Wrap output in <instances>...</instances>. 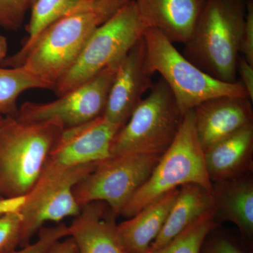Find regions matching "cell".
<instances>
[{
  "instance_id": "obj_1",
  "label": "cell",
  "mask_w": 253,
  "mask_h": 253,
  "mask_svg": "<svg viewBox=\"0 0 253 253\" xmlns=\"http://www.w3.org/2000/svg\"><path fill=\"white\" fill-rule=\"evenodd\" d=\"M131 1L84 0L42 33L21 66L54 90L91 35Z\"/></svg>"
},
{
  "instance_id": "obj_2",
  "label": "cell",
  "mask_w": 253,
  "mask_h": 253,
  "mask_svg": "<svg viewBox=\"0 0 253 253\" xmlns=\"http://www.w3.org/2000/svg\"><path fill=\"white\" fill-rule=\"evenodd\" d=\"M247 0H206L184 56L218 81L236 83Z\"/></svg>"
},
{
  "instance_id": "obj_3",
  "label": "cell",
  "mask_w": 253,
  "mask_h": 253,
  "mask_svg": "<svg viewBox=\"0 0 253 253\" xmlns=\"http://www.w3.org/2000/svg\"><path fill=\"white\" fill-rule=\"evenodd\" d=\"M65 127L58 120L33 122L6 117L0 129V196L23 199L38 182Z\"/></svg>"
},
{
  "instance_id": "obj_4",
  "label": "cell",
  "mask_w": 253,
  "mask_h": 253,
  "mask_svg": "<svg viewBox=\"0 0 253 253\" xmlns=\"http://www.w3.org/2000/svg\"><path fill=\"white\" fill-rule=\"evenodd\" d=\"M187 184H200L212 191L204 150L196 135L193 110L184 114L175 139L163 153L151 175L136 191L121 215L132 217L163 195Z\"/></svg>"
},
{
  "instance_id": "obj_5",
  "label": "cell",
  "mask_w": 253,
  "mask_h": 253,
  "mask_svg": "<svg viewBox=\"0 0 253 253\" xmlns=\"http://www.w3.org/2000/svg\"><path fill=\"white\" fill-rule=\"evenodd\" d=\"M144 38L150 71L161 74L183 115L218 96L249 97L241 83H224L211 77L184 57L159 31L148 28Z\"/></svg>"
},
{
  "instance_id": "obj_6",
  "label": "cell",
  "mask_w": 253,
  "mask_h": 253,
  "mask_svg": "<svg viewBox=\"0 0 253 253\" xmlns=\"http://www.w3.org/2000/svg\"><path fill=\"white\" fill-rule=\"evenodd\" d=\"M184 116L161 78L115 136L111 156L163 154L175 139Z\"/></svg>"
},
{
  "instance_id": "obj_7",
  "label": "cell",
  "mask_w": 253,
  "mask_h": 253,
  "mask_svg": "<svg viewBox=\"0 0 253 253\" xmlns=\"http://www.w3.org/2000/svg\"><path fill=\"white\" fill-rule=\"evenodd\" d=\"M146 30L134 0L125 5L91 35L69 71L55 86L56 94H66L121 61Z\"/></svg>"
},
{
  "instance_id": "obj_8",
  "label": "cell",
  "mask_w": 253,
  "mask_h": 253,
  "mask_svg": "<svg viewBox=\"0 0 253 253\" xmlns=\"http://www.w3.org/2000/svg\"><path fill=\"white\" fill-rule=\"evenodd\" d=\"M162 154L111 156L75 186L81 207L95 201L106 203L117 216L154 170Z\"/></svg>"
},
{
  "instance_id": "obj_9",
  "label": "cell",
  "mask_w": 253,
  "mask_h": 253,
  "mask_svg": "<svg viewBox=\"0 0 253 253\" xmlns=\"http://www.w3.org/2000/svg\"><path fill=\"white\" fill-rule=\"evenodd\" d=\"M97 165H83L40 176L18 209L23 217L21 247L29 244L47 221L59 223L79 214L81 207L76 202L73 189Z\"/></svg>"
},
{
  "instance_id": "obj_10",
  "label": "cell",
  "mask_w": 253,
  "mask_h": 253,
  "mask_svg": "<svg viewBox=\"0 0 253 253\" xmlns=\"http://www.w3.org/2000/svg\"><path fill=\"white\" fill-rule=\"evenodd\" d=\"M113 63L81 85L48 103L26 102L18 109L21 121L58 120L66 128L84 124L102 116L118 63Z\"/></svg>"
},
{
  "instance_id": "obj_11",
  "label": "cell",
  "mask_w": 253,
  "mask_h": 253,
  "mask_svg": "<svg viewBox=\"0 0 253 253\" xmlns=\"http://www.w3.org/2000/svg\"><path fill=\"white\" fill-rule=\"evenodd\" d=\"M121 128L103 116L66 128L50 152L41 176L104 161L111 156V144Z\"/></svg>"
},
{
  "instance_id": "obj_12",
  "label": "cell",
  "mask_w": 253,
  "mask_h": 253,
  "mask_svg": "<svg viewBox=\"0 0 253 253\" xmlns=\"http://www.w3.org/2000/svg\"><path fill=\"white\" fill-rule=\"evenodd\" d=\"M144 36L118 63L102 116L122 127L153 86Z\"/></svg>"
},
{
  "instance_id": "obj_13",
  "label": "cell",
  "mask_w": 253,
  "mask_h": 253,
  "mask_svg": "<svg viewBox=\"0 0 253 253\" xmlns=\"http://www.w3.org/2000/svg\"><path fill=\"white\" fill-rule=\"evenodd\" d=\"M252 102L248 96H218L193 109L196 135L204 152L253 125Z\"/></svg>"
},
{
  "instance_id": "obj_14",
  "label": "cell",
  "mask_w": 253,
  "mask_h": 253,
  "mask_svg": "<svg viewBox=\"0 0 253 253\" xmlns=\"http://www.w3.org/2000/svg\"><path fill=\"white\" fill-rule=\"evenodd\" d=\"M146 29L159 31L171 42L189 41L206 0H134Z\"/></svg>"
},
{
  "instance_id": "obj_15",
  "label": "cell",
  "mask_w": 253,
  "mask_h": 253,
  "mask_svg": "<svg viewBox=\"0 0 253 253\" xmlns=\"http://www.w3.org/2000/svg\"><path fill=\"white\" fill-rule=\"evenodd\" d=\"M116 217L111 208L101 201L82 207L68 226L76 253H126L118 239Z\"/></svg>"
},
{
  "instance_id": "obj_16",
  "label": "cell",
  "mask_w": 253,
  "mask_h": 253,
  "mask_svg": "<svg viewBox=\"0 0 253 253\" xmlns=\"http://www.w3.org/2000/svg\"><path fill=\"white\" fill-rule=\"evenodd\" d=\"M212 214L216 224L231 222L244 239L253 238V172L212 183Z\"/></svg>"
},
{
  "instance_id": "obj_17",
  "label": "cell",
  "mask_w": 253,
  "mask_h": 253,
  "mask_svg": "<svg viewBox=\"0 0 253 253\" xmlns=\"http://www.w3.org/2000/svg\"><path fill=\"white\" fill-rule=\"evenodd\" d=\"M204 160L212 183L253 172V125L205 151Z\"/></svg>"
},
{
  "instance_id": "obj_18",
  "label": "cell",
  "mask_w": 253,
  "mask_h": 253,
  "mask_svg": "<svg viewBox=\"0 0 253 253\" xmlns=\"http://www.w3.org/2000/svg\"><path fill=\"white\" fill-rule=\"evenodd\" d=\"M179 188L145 206L132 217L117 224V234L126 253H147L162 230Z\"/></svg>"
},
{
  "instance_id": "obj_19",
  "label": "cell",
  "mask_w": 253,
  "mask_h": 253,
  "mask_svg": "<svg viewBox=\"0 0 253 253\" xmlns=\"http://www.w3.org/2000/svg\"><path fill=\"white\" fill-rule=\"evenodd\" d=\"M212 208V191L198 184L180 186L162 230L148 253L161 249Z\"/></svg>"
},
{
  "instance_id": "obj_20",
  "label": "cell",
  "mask_w": 253,
  "mask_h": 253,
  "mask_svg": "<svg viewBox=\"0 0 253 253\" xmlns=\"http://www.w3.org/2000/svg\"><path fill=\"white\" fill-rule=\"evenodd\" d=\"M84 0H37L27 25L28 39L21 49L1 63L3 67H18L40 36L46 28L66 16Z\"/></svg>"
},
{
  "instance_id": "obj_21",
  "label": "cell",
  "mask_w": 253,
  "mask_h": 253,
  "mask_svg": "<svg viewBox=\"0 0 253 253\" xmlns=\"http://www.w3.org/2000/svg\"><path fill=\"white\" fill-rule=\"evenodd\" d=\"M33 89H51L24 66L0 67V116L16 117L18 97Z\"/></svg>"
},
{
  "instance_id": "obj_22",
  "label": "cell",
  "mask_w": 253,
  "mask_h": 253,
  "mask_svg": "<svg viewBox=\"0 0 253 253\" xmlns=\"http://www.w3.org/2000/svg\"><path fill=\"white\" fill-rule=\"evenodd\" d=\"M217 226L211 211L200 217L161 249L148 253H200L205 239Z\"/></svg>"
},
{
  "instance_id": "obj_23",
  "label": "cell",
  "mask_w": 253,
  "mask_h": 253,
  "mask_svg": "<svg viewBox=\"0 0 253 253\" xmlns=\"http://www.w3.org/2000/svg\"><path fill=\"white\" fill-rule=\"evenodd\" d=\"M23 217L18 210L0 216V253H9L21 246Z\"/></svg>"
},
{
  "instance_id": "obj_24",
  "label": "cell",
  "mask_w": 253,
  "mask_h": 253,
  "mask_svg": "<svg viewBox=\"0 0 253 253\" xmlns=\"http://www.w3.org/2000/svg\"><path fill=\"white\" fill-rule=\"evenodd\" d=\"M37 0H0V26L9 31L22 27L25 18Z\"/></svg>"
},
{
  "instance_id": "obj_25",
  "label": "cell",
  "mask_w": 253,
  "mask_h": 253,
  "mask_svg": "<svg viewBox=\"0 0 253 253\" xmlns=\"http://www.w3.org/2000/svg\"><path fill=\"white\" fill-rule=\"evenodd\" d=\"M68 236H69L68 226L63 223L50 227L43 226L38 231V238L36 242L9 253H46L53 245Z\"/></svg>"
},
{
  "instance_id": "obj_26",
  "label": "cell",
  "mask_w": 253,
  "mask_h": 253,
  "mask_svg": "<svg viewBox=\"0 0 253 253\" xmlns=\"http://www.w3.org/2000/svg\"><path fill=\"white\" fill-rule=\"evenodd\" d=\"M217 227L206 238L200 253H250L234 238L217 231Z\"/></svg>"
},
{
  "instance_id": "obj_27",
  "label": "cell",
  "mask_w": 253,
  "mask_h": 253,
  "mask_svg": "<svg viewBox=\"0 0 253 253\" xmlns=\"http://www.w3.org/2000/svg\"><path fill=\"white\" fill-rule=\"evenodd\" d=\"M240 55L253 65V1L247 0L246 21H245Z\"/></svg>"
},
{
  "instance_id": "obj_28",
  "label": "cell",
  "mask_w": 253,
  "mask_h": 253,
  "mask_svg": "<svg viewBox=\"0 0 253 253\" xmlns=\"http://www.w3.org/2000/svg\"><path fill=\"white\" fill-rule=\"evenodd\" d=\"M237 73L241 76V84L244 86L248 96L253 101V65L248 62L243 56L240 55L237 62Z\"/></svg>"
},
{
  "instance_id": "obj_29",
  "label": "cell",
  "mask_w": 253,
  "mask_h": 253,
  "mask_svg": "<svg viewBox=\"0 0 253 253\" xmlns=\"http://www.w3.org/2000/svg\"><path fill=\"white\" fill-rule=\"evenodd\" d=\"M46 253H76V246L72 238L68 236L66 239L57 241L50 248Z\"/></svg>"
},
{
  "instance_id": "obj_30",
  "label": "cell",
  "mask_w": 253,
  "mask_h": 253,
  "mask_svg": "<svg viewBox=\"0 0 253 253\" xmlns=\"http://www.w3.org/2000/svg\"><path fill=\"white\" fill-rule=\"evenodd\" d=\"M6 117L0 116V129L4 125ZM19 206L18 200L4 199L0 196V216L9 211H16Z\"/></svg>"
},
{
  "instance_id": "obj_31",
  "label": "cell",
  "mask_w": 253,
  "mask_h": 253,
  "mask_svg": "<svg viewBox=\"0 0 253 253\" xmlns=\"http://www.w3.org/2000/svg\"><path fill=\"white\" fill-rule=\"evenodd\" d=\"M8 42L5 37L0 35V64L7 57Z\"/></svg>"
}]
</instances>
